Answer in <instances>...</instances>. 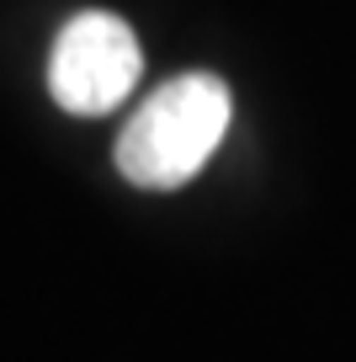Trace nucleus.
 Instances as JSON below:
<instances>
[{
    "instance_id": "f257e3e1",
    "label": "nucleus",
    "mask_w": 356,
    "mask_h": 362,
    "mask_svg": "<svg viewBox=\"0 0 356 362\" xmlns=\"http://www.w3.org/2000/svg\"><path fill=\"white\" fill-rule=\"evenodd\" d=\"M234 117V96L218 75H176L144 96L117 139V170L134 187L170 192L186 187L208 155L223 144Z\"/></svg>"
},
{
    "instance_id": "f03ea898",
    "label": "nucleus",
    "mask_w": 356,
    "mask_h": 362,
    "mask_svg": "<svg viewBox=\"0 0 356 362\" xmlns=\"http://www.w3.org/2000/svg\"><path fill=\"white\" fill-rule=\"evenodd\" d=\"M138 75H144L138 37L112 11L69 16L54 43V59H48V90L75 117H107L117 102H128Z\"/></svg>"
}]
</instances>
